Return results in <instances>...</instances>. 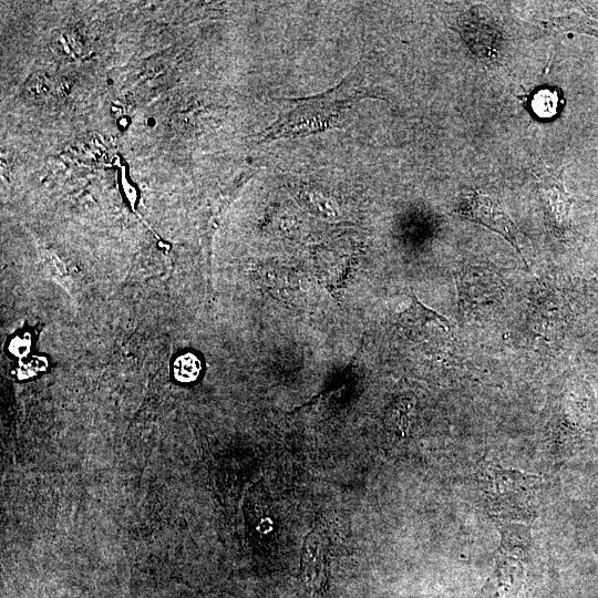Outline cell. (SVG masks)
Here are the masks:
<instances>
[{"label":"cell","instance_id":"8992f818","mask_svg":"<svg viewBox=\"0 0 598 598\" xmlns=\"http://www.w3.org/2000/svg\"><path fill=\"white\" fill-rule=\"evenodd\" d=\"M200 371V362L193 353L179 355L173 364V374L179 382L194 381Z\"/></svg>","mask_w":598,"mask_h":598},{"label":"cell","instance_id":"5b68a950","mask_svg":"<svg viewBox=\"0 0 598 598\" xmlns=\"http://www.w3.org/2000/svg\"><path fill=\"white\" fill-rule=\"evenodd\" d=\"M564 104L560 92L556 87L538 89L532 96L530 109L540 118L555 116Z\"/></svg>","mask_w":598,"mask_h":598},{"label":"cell","instance_id":"6da1fadb","mask_svg":"<svg viewBox=\"0 0 598 598\" xmlns=\"http://www.w3.org/2000/svg\"><path fill=\"white\" fill-rule=\"evenodd\" d=\"M369 96L360 90H348L342 83L331 91L298 104L279 117L261 135V142L300 137L344 126L353 105Z\"/></svg>","mask_w":598,"mask_h":598},{"label":"cell","instance_id":"7a4b0ae2","mask_svg":"<svg viewBox=\"0 0 598 598\" xmlns=\"http://www.w3.org/2000/svg\"><path fill=\"white\" fill-rule=\"evenodd\" d=\"M457 213L462 218L483 225L499 234L517 250L526 264L518 245V231L514 223L506 212L498 207L488 196L478 192L468 193L461 202Z\"/></svg>","mask_w":598,"mask_h":598},{"label":"cell","instance_id":"277c9868","mask_svg":"<svg viewBox=\"0 0 598 598\" xmlns=\"http://www.w3.org/2000/svg\"><path fill=\"white\" fill-rule=\"evenodd\" d=\"M550 25L577 32H586L598 37V3H584L575 12L556 18Z\"/></svg>","mask_w":598,"mask_h":598},{"label":"cell","instance_id":"3957f363","mask_svg":"<svg viewBox=\"0 0 598 598\" xmlns=\"http://www.w3.org/2000/svg\"><path fill=\"white\" fill-rule=\"evenodd\" d=\"M399 326L408 338L420 342L433 340L450 330L447 319L421 303L415 296L400 315Z\"/></svg>","mask_w":598,"mask_h":598}]
</instances>
